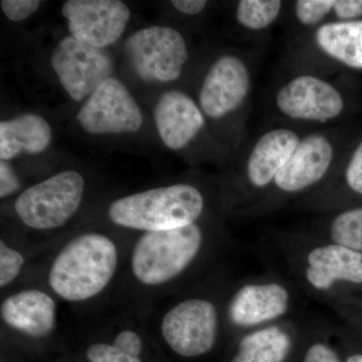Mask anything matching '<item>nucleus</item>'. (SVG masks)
I'll return each instance as SVG.
<instances>
[{
    "instance_id": "f704fd0d",
    "label": "nucleus",
    "mask_w": 362,
    "mask_h": 362,
    "mask_svg": "<svg viewBox=\"0 0 362 362\" xmlns=\"http://www.w3.org/2000/svg\"><path fill=\"white\" fill-rule=\"evenodd\" d=\"M356 311H362V305H361V306L357 307V308L354 309V310L349 311V313L345 314V315H343L341 317V319L344 318L345 316L349 315V314L352 313V312H356Z\"/></svg>"
},
{
    "instance_id": "1a4fd4ad",
    "label": "nucleus",
    "mask_w": 362,
    "mask_h": 362,
    "mask_svg": "<svg viewBox=\"0 0 362 362\" xmlns=\"http://www.w3.org/2000/svg\"><path fill=\"white\" fill-rule=\"evenodd\" d=\"M303 297L277 272L269 270L240 280L226 294L225 330L235 338L250 330L298 319Z\"/></svg>"
},
{
    "instance_id": "2f4dec72",
    "label": "nucleus",
    "mask_w": 362,
    "mask_h": 362,
    "mask_svg": "<svg viewBox=\"0 0 362 362\" xmlns=\"http://www.w3.org/2000/svg\"><path fill=\"white\" fill-rule=\"evenodd\" d=\"M171 4L178 13L185 16H199L206 11L209 2L206 0H173Z\"/></svg>"
},
{
    "instance_id": "cd10ccee",
    "label": "nucleus",
    "mask_w": 362,
    "mask_h": 362,
    "mask_svg": "<svg viewBox=\"0 0 362 362\" xmlns=\"http://www.w3.org/2000/svg\"><path fill=\"white\" fill-rule=\"evenodd\" d=\"M40 4L39 0H2L0 6L8 20L21 21L35 13Z\"/></svg>"
},
{
    "instance_id": "6ab92c4d",
    "label": "nucleus",
    "mask_w": 362,
    "mask_h": 362,
    "mask_svg": "<svg viewBox=\"0 0 362 362\" xmlns=\"http://www.w3.org/2000/svg\"><path fill=\"white\" fill-rule=\"evenodd\" d=\"M303 331L300 319L282 321L235 337L230 362H288L299 346Z\"/></svg>"
},
{
    "instance_id": "7ed1b4c3",
    "label": "nucleus",
    "mask_w": 362,
    "mask_h": 362,
    "mask_svg": "<svg viewBox=\"0 0 362 362\" xmlns=\"http://www.w3.org/2000/svg\"><path fill=\"white\" fill-rule=\"evenodd\" d=\"M310 128L274 122L249 138L221 188V206L237 214L259 201Z\"/></svg>"
},
{
    "instance_id": "4468645a",
    "label": "nucleus",
    "mask_w": 362,
    "mask_h": 362,
    "mask_svg": "<svg viewBox=\"0 0 362 362\" xmlns=\"http://www.w3.org/2000/svg\"><path fill=\"white\" fill-rule=\"evenodd\" d=\"M51 63L62 87L75 101L90 96L113 73V62L107 52L71 35L54 47Z\"/></svg>"
},
{
    "instance_id": "412c9836",
    "label": "nucleus",
    "mask_w": 362,
    "mask_h": 362,
    "mask_svg": "<svg viewBox=\"0 0 362 362\" xmlns=\"http://www.w3.org/2000/svg\"><path fill=\"white\" fill-rule=\"evenodd\" d=\"M49 124L37 114H23L0 123V159L11 160L23 152L37 154L52 141Z\"/></svg>"
},
{
    "instance_id": "c85d7f7f",
    "label": "nucleus",
    "mask_w": 362,
    "mask_h": 362,
    "mask_svg": "<svg viewBox=\"0 0 362 362\" xmlns=\"http://www.w3.org/2000/svg\"><path fill=\"white\" fill-rule=\"evenodd\" d=\"M112 344L121 351L136 358H139L140 354H142V338L134 330L124 329L117 333Z\"/></svg>"
},
{
    "instance_id": "bb28decb",
    "label": "nucleus",
    "mask_w": 362,
    "mask_h": 362,
    "mask_svg": "<svg viewBox=\"0 0 362 362\" xmlns=\"http://www.w3.org/2000/svg\"><path fill=\"white\" fill-rule=\"evenodd\" d=\"M89 362H142L109 343H94L86 351Z\"/></svg>"
},
{
    "instance_id": "393cba45",
    "label": "nucleus",
    "mask_w": 362,
    "mask_h": 362,
    "mask_svg": "<svg viewBox=\"0 0 362 362\" xmlns=\"http://www.w3.org/2000/svg\"><path fill=\"white\" fill-rule=\"evenodd\" d=\"M327 325L303 323L301 362H344L324 334Z\"/></svg>"
},
{
    "instance_id": "f3484780",
    "label": "nucleus",
    "mask_w": 362,
    "mask_h": 362,
    "mask_svg": "<svg viewBox=\"0 0 362 362\" xmlns=\"http://www.w3.org/2000/svg\"><path fill=\"white\" fill-rule=\"evenodd\" d=\"M356 206H362V136L354 139L328 180L290 209L321 214Z\"/></svg>"
},
{
    "instance_id": "5701e85b",
    "label": "nucleus",
    "mask_w": 362,
    "mask_h": 362,
    "mask_svg": "<svg viewBox=\"0 0 362 362\" xmlns=\"http://www.w3.org/2000/svg\"><path fill=\"white\" fill-rule=\"evenodd\" d=\"M289 1L240 0L235 2L233 18L246 40L262 39L284 18Z\"/></svg>"
},
{
    "instance_id": "a878e982",
    "label": "nucleus",
    "mask_w": 362,
    "mask_h": 362,
    "mask_svg": "<svg viewBox=\"0 0 362 362\" xmlns=\"http://www.w3.org/2000/svg\"><path fill=\"white\" fill-rule=\"evenodd\" d=\"M25 263L21 252L0 240V287L11 285L21 275Z\"/></svg>"
},
{
    "instance_id": "aec40b11",
    "label": "nucleus",
    "mask_w": 362,
    "mask_h": 362,
    "mask_svg": "<svg viewBox=\"0 0 362 362\" xmlns=\"http://www.w3.org/2000/svg\"><path fill=\"white\" fill-rule=\"evenodd\" d=\"M0 315L4 324L16 332L42 339L56 327L57 305L52 297L42 290H21L2 301Z\"/></svg>"
},
{
    "instance_id": "6e6552de",
    "label": "nucleus",
    "mask_w": 362,
    "mask_h": 362,
    "mask_svg": "<svg viewBox=\"0 0 362 362\" xmlns=\"http://www.w3.org/2000/svg\"><path fill=\"white\" fill-rule=\"evenodd\" d=\"M118 262V247L111 238L101 233H83L62 247L52 261L47 282L65 301H88L108 287Z\"/></svg>"
},
{
    "instance_id": "f03ea898",
    "label": "nucleus",
    "mask_w": 362,
    "mask_h": 362,
    "mask_svg": "<svg viewBox=\"0 0 362 362\" xmlns=\"http://www.w3.org/2000/svg\"><path fill=\"white\" fill-rule=\"evenodd\" d=\"M352 141L349 131L341 126L307 133L266 194L235 216L252 220L290 209L328 180Z\"/></svg>"
},
{
    "instance_id": "9d476101",
    "label": "nucleus",
    "mask_w": 362,
    "mask_h": 362,
    "mask_svg": "<svg viewBox=\"0 0 362 362\" xmlns=\"http://www.w3.org/2000/svg\"><path fill=\"white\" fill-rule=\"evenodd\" d=\"M283 63L288 71L329 76L339 70L362 71V20L329 21L287 39Z\"/></svg>"
},
{
    "instance_id": "dca6fc26",
    "label": "nucleus",
    "mask_w": 362,
    "mask_h": 362,
    "mask_svg": "<svg viewBox=\"0 0 362 362\" xmlns=\"http://www.w3.org/2000/svg\"><path fill=\"white\" fill-rule=\"evenodd\" d=\"M62 13L71 37L101 49L120 39L131 16L130 9L119 0H68Z\"/></svg>"
},
{
    "instance_id": "7c9ffc66",
    "label": "nucleus",
    "mask_w": 362,
    "mask_h": 362,
    "mask_svg": "<svg viewBox=\"0 0 362 362\" xmlns=\"http://www.w3.org/2000/svg\"><path fill=\"white\" fill-rule=\"evenodd\" d=\"M21 187L18 173L8 161H0V197L6 199L16 194Z\"/></svg>"
},
{
    "instance_id": "0eeeda50",
    "label": "nucleus",
    "mask_w": 362,
    "mask_h": 362,
    "mask_svg": "<svg viewBox=\"0 0 362 362\" xmlns=\"http://www.w3.org/2000/svg\"><path fill=\"white\" fill-rule=\"evenodd\" d=\"M207 211L206 190L197 183L182 181L116 199L109 206L108 216L117 226L146 233L199 223Z\"/></svg>"
},
{
    "instance_id": "c756f323",
    "label": "nucleus",
    "mask_w": 362,
    "mask_h": 362,
    "mask_svg": "<svg viewBox=\"0 0 362 362\" xmlns=\"http://www.w3.org/2000/svg\"><path fill=\"white\" fill-rule=\"evenodd\" d=\"M362 20V0H334L331 21Z\"/></svg>"
},
{
    "instance_id": "20e7f679",
    "label": "nucleus",
    "mask_w": 362,
    "mask_h": 362,
    "mask_svg": "<svg viewBox=\"0 0 362 362\" xmlns=\"http://www.w3.org/2000/svg\"><path fill=\"white\" fill-rule=\"evenodd\" d=\"M254 52L230 51L214 59L197 93V103L206 120L225 126L228 152L235 159L244 148L256 78Z\"/></svg>"
},
{
    "instance_id": "39448f33",
    "label": "nucleus",
    "mask_w": 362,
    "mask_h": 362,
    "mask_svg": "<svg viewBox=\"0 0 362 362\" xmlns=\"http://www.w3.org/2000/svg\"><path fill=\"white\" fill-rule=\"evenodd\" d=\"M202 220L173 230L146 232L131 252L132 275L140 284L160 287L189 275L209 256L218 239L216 230Z\"/></svg>"
},
{
    "instance_id": "72a5a7b5",
    "label": "nucleus",
    "mask_w": 362,
    "mask_h": 362,
    "mask_svg": "<svg viewBox=\"0 0 362 362\" xmlns=\"http://www.w3.org/2000/svg\"><path fill=\"white\" fill-rule=\"evenodd\" d=\"M344 362H362V351L351 352L345 358Z\"/></svg>"
},
{
    "instance_id": "f257e3e1",
    "label": "nucleus",
    "mask_w": 362,
    "mask_h": 362,
    "mask_svg": "<svg viewBox=\"0 0 362 362\" xmlns=\"http://www.w3.org/2000/svg\"><path fill=\"white\" fill-rule=\"evenodd\" d=\"M267 245L287 278L305 297L326 305L338 316L362 305V252L302 232H269ZM274 263L272 265H275Z\"/></svg>"
},
{
    "instance_id": "2eb2a0df",
    "label": "nucleus",
    "mask_w": 362,
    "mask_h": 362,
    "mask_svg": "<svg viewBox=\"0 0 362 362\" xmlns=\"http://www.w3.org/2000/svg\"><path fill=\"white\" fill-rule=\"evenodd\" d=\"M77 120L90 134H121L139 130L143 115L125 85L110 78L90 95Z\"/></svg>"
},
{
    "instance_id": "423d86ee",
    "label": "nucleus",
    "mask_w": 362,
    "mask_h": 362,
    "mask_svg": "<svg viewBox=\"0 0 362 362\" xmlns=\"http://www.w3.org/2000/svg\"><path fill=\"white\" fill-rule=\"evenodd\" d=\"M274 122L310 129L332 127L351 110L349 90L329 76L288 71L270 95Z\"/></svg>"
},
{
    "instance_id": "4be33fe9",
    "label": "nucleus",
    "mask_w": 362,
    "mask_h": 362,
    "mask_svg": "<svg viewBox=\"0 0 362 362\" xmlns=\"http://www.w3.org/2000/svg\"><path fill=\"white\" fill-rule=\"evenodd\" d=\"M298 228L319 239L362 252V206L318 214Z\"/></svg>"
},
{
    "instance_id": "b1692460",
    "label": "nucleus",
    "mask_w": 362,
    "mask_h": 362,
    "mask_svg": "<svg viewBox=\"0 0 362 362\" xmlns=\"http://www.w3.org/2000/svg\"><path fill=\"white\" fill-rule=\"evenodd\" d=\"M334 0L289 1L284 18L287 39L315 30L332 18Z\"/></svg>"
},
{
    "instance_id": "f8f14e48",
    "label": "nucleus",
    "mask_w": 362,
    "mask_h": 362,
    "mask_svg": "<svg viewBox=\"0 0 362 362\" xmlns=\"http://www.w3.org/2000/svg\"><path fill=\"white\" fill-rule=\"evenodd\" d=\"M85 187L84 177L77 171H63L23 190L14 209L28 228L54 230L65 225L77 213Z\"/></svg>"
},
{
    "instance_id": "9b49d317",
    "label": "nucleus",
    "mask_w": 362,
    "mask_h": 362,
    "mask_svg": "<svg viewBox=\"0 0 362 362\" xmlns=\"http://www.w3.org/2000/svg\"><path fill=\"white\" fill-rule=\"evenodd\" d=\"M194 294L182 298L164 314L162 338L177 356L194 358L209 354L225 330L226 294Z\"/></svg>"
},
{
    "instance_id": "ddd939ff",
    "label": "nucleus",
    "mask_w": 362,
    "mask_h": 362,
    "mask_svg": "<svg viewBox=\"0 0 362 362\" xmlns=\"http://www.w3.org/2000/svg\"><path fill=\"white\" fill-rule=\"evenodd\" d=\"M126 52L136 73L147 82H175L190 58L187 40L170 26L138 30L128 39Z\"/></svg>"
},
{
    "instance_id": "473e14b6",
    "label": "nucleus",
    "mask_w": 362,
    "mask_h": 362,
    "mask_svg": "<svg viewBox=\"0 0 362 362\" xmlns=\"http://www.w3.org/2000/svg\"><path fill=\"white\" fill-rule=\"evenodd\" d=\"M343 322L362 332V311L352 312L342 318Z\"/></svg>"
},
{
    "instance_id": "a211bd4d",
    "label": "nucleus",
    "mask_w": 362,
    "mask_h": 362,
    "mask_svg": "<svg viewBox=\"0 0 362 362\" xmlns=\"http://www.w3.org/2000/svg\"><path fill=\"white\" fill-rule=\"evenodd\" d=\"M154 120L162 142L175 151L187 148L207 127L206 116L197 100L180 90L161 95Z\"/></svg>"
}]
</instances>
